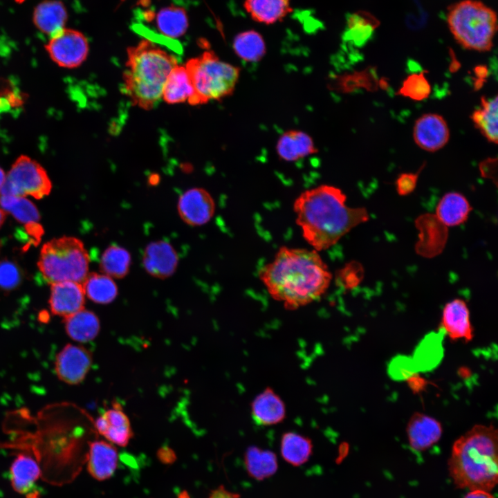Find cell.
<instances>
[{
    "instance_id": "41",
    "label": "cell",
    "mask_w": 498,
    "mask_h": 498,
    "mask_svg": "<svg viewBox=\"0 0 498 498\" xmlns=\"http://www.w3.org/2000/svg\"><path fill=\"white\" fill-rule=\"evenodd\" d=\"M25 231L30 237L33 244H37L44 234V229L38 222L25 224Z\"/></svg>"
},
{
    "instance_id": "30",
    "label": "cell",
    "mask_w": 498,
    "mask_h": 498,
    "mask_svg": "<svg viewBox=\"0 0 498 498\" xmlns=\"http://www.w3.org/2000/svg\"><path fill=\"white\" fill-rule=\"evenodd\" d=\"M232 49L239 58L246 62H259L266 53L264 38L253 29L238 33L234 37Z\"/></svg>"
},
{
    "instance_id": "8",
    "label": "cell",
    "mask_w": 498,
    "mask_h": 498,
    "mask_svg": "<svg viewBox=\"0 0 498 498\" xmlns=\"http://www.w3.org/2000/svg\"><path fill=\"white\" fill-rule=\"evenodd\" d=\"M51 190L52 183L45 169L30 157L21 155L6 174L0 194L30 196L41 199L48 196Z\"/></svg>"
},
{
    "instance_id": "1",
    "label": "cell",
    "mask_w": 498,
    "mask_h": 498,
    "mask_svg": "<svg viewBox=\"0 0 498 498\" xmlns=\"http://www.w3.org/2000/svg\"><path fill=\"white\" fill-rule=\"evenodd\" d=\"M259 277L273 299L288 310H295L320 299L333 274L319 252L282 246L259 270Z\"/></svg>"
},
{
    "instance_id": "5",
    "label": "cell",
    "mask_w": 498,
    "mask_h": 498,
    "mask_svg": "<svg viewBox=\"0 0 498 498\" xmlns=\"http://www.w3.org/2000/svg\"><path fill=\"white\" fill-rule=\"evenodd\" d=\"M185 67L194 91L188 103L194 106L232 95L241 73L239 67L222 61L211 50L189 59Z\"/></svg>"
},
{
    "instance_id": "26",
    "label": "cell",
    "mask_w": 498,
    "mask_h": 498,
    "mask_svg": "<svg viewBox=\"0 0 498 498\" xmlns=\"http://www.w3.org/2000/svg\"><path fill=\"white\" fill-rule=\"evenodd\" d=\"M10 473L13 489L19 493L24 494L28 492L39 479L41 469L31 456L19 454L11 464Z\"/></svg>"
},
{
    "instance_id": "31",
    "label": "cell",
    "mask_w": 498,
    "mask_h": 498,
    "mask_svg": "<svg viewBox=\"0 0 498 498\" xmlns=\"http://www.w3.org/2000/svg\"><path fill=\"white\" fill-rule=\"evenodd\" d=\"M244 464L248 475L259 481L273 476L278 467L276 455L273 452L257 447H250L246 450Z\"/></svg>"
},
{
    "instance_id": "44",
    "label": "cell",
    "mask_w": 498,
    "mask_h": 498,
    "mask_svg": "<svg viewBox=\"0 0 498 498\" xmlns=\"http://www.w3.org/2000/svg\"><path fill=\"white\" fill-rule=\"evenodd\" d=\"M495 161H493L492 160H488V161L483 162V163H482L481 165V168H485V169H492V164H493V163H494ZM481 174H482L483 176H485V177H486V178H492L493 177H495V176L493 175V174H492V172L491 170H490V172L486 171L485 172L482 173Z\"/></svg>"
},
{
    "instance_id": "42",
    "label": "cell",
    "mask_w": 498,
    "mask_h": 498,
    "mask_svg": "<svg viewBox=\"0 0 498 498\" xmlns=\"http://www.w3.org/2000/svg\"><path fill=\"white\" fill-rule=\"evenodd\" d=\"M239 495L220 486L213 490L208 498H239Z\"/></svg>"
},
{
    "instance_id": "2",
    "label": "cell",
    "mask_w": 498,
    "mask_h": 498,
    "mask_svg": "<svg viewBox=\"0 0 498 498\" xmlns=\"http://www.w3.org/2000/svg\"><path fill=\"white\" fill-rule=\"evenodd\" d=\"M346 202L343 191L328 184L306 190L295 199V222L312 249L319 252L329 249L369 219L365 208H352Z\"/></svg>"
},
{
    "instance_id": "33",
    "label": "cell",
    "mask_w": 498,
    "mask_h": 498,
    "mask_svg": "<svg viewBox=\"0 0 498 498\" xmlns=\"http://www.w3.org/2000/svg\"><path fill=\"white\" fill-rule=\"evenodd\" d=\"M280 448L283 459L292 465L299 466L308 460L313 445L308 438L295 432H286L282 436Z\"/></svg>"
},
{
    "instance_id": "14",
    "label": "cell",
    "mask_w": 498,
    "mask_h": 498,
    "mask_svg": "<svg viewBox=\"0 0 498 498\" xmlns=\"http://www.w3.org/2000/svg\"><path fill=\"white\" fill-rule=\"evenodd\" d=\"M440 326L452 341H471L474 331L467 303L460 298L446 303L443 309Z\"/></svg>"
},
{
    "instance_id": "19",
    "label": "cell",
    "mask_w": 498,
    "mask_h": 498,
    "mask_svg": "<svg viewBox=\"0 0 498 498\" xmlns=\"http://www.w3.org/2000/svg\"><path fill=\"white\" fill-rule=\"evenodd\" d=\"M312 137L299 129L284 131L278 138L276 151L278 157L286 162H295L317 152Z\"/></svg>"
},
{
    "instance_id": "16",
    "label": "cell",
    "mask_w": 498,
    "mask_h": 498,
    "mask_svg": "<svg viewBox=\"0 0 498 498\" xmlns=\"http://www.w3.org/2000/svg\"><path fill=\"white\" fill-rule=\"evenodd\" d=\"M50 284L49 305L53 314L65 317L84 308L85 293L82 283L65 281Z\"/></svg>"
},
{
    "instance_id": "32",
    "label": "cell",
    "mask_w": 498,
    "mask_h": 498,
    "mask_svg": "<svg viewBox=\"0 0 498 498\" xmlns=\"http://www.w3.org/2000/svg\"><path fill=\"white\" fill-rule=\"evenodd\" d=\"M82 284L85 295L96 304H109L118 295L113 278L103 273H88Z\"/></svg>"
},
{
    "instance_id": "7",
    "label": "cell",
    "mask_w": 498,
    "mask_h": 498,
    "mask_svg": "<svg viewBox=\"0 0 498 498\" xmlns=\"http://www.w3.org/2000/svg\"><path fill=\"white\" fill-rule=\"evenodd\" d=\"M37 266L50 284L65 281L82 283L88 275L89 253L79 239L64 236L43 245Z\"/></svg>"
},
{
    "instance_id": "47",
    "label": "cell",
    "mask_w": 498,
    "mask_h": 498,
    "mask_svg": "<svg viewBox=\"0 0 498 498\" xmlns=\"http://www.w3.org/2000/svg\"><path fill=\"white\" fill-rule=\"evenodd\" d=\"M18 3H22L24 0H15Z\"/></svg>"
},
{
    "instance_id": "10",
    "label": "cell",
    "mask_w": 498,
    "mask_h": 498,
    "mask_svg": "<svg viewBox=\"0 0 498 498\" xmlns=\"http://www.w3.org/2000/svg\"><path fill=\"white\" fill-rule=\"evenodd\" d=\"M92 360L91 353L86 348L66 344L56 356V374L60 380L67 384H79L89 372Z\"/></svg>"
},
{
    "instance_id": "24",
    "label": "cell",
    "mask_w": 498,
    "mask_h": 498,
    "mask_svg": "<svg viewBox=\"0 0 498 498\" xmlns=\"http://www.w3.org/2000/svg\"><path fill=\"white\" fill-rule=\"evenodd\" d=\"M471 211L472 207L464 195L451 192L444 194L439 201L435 215L449 228L465 223Z\"/></svg>"
},
{
    "instance_id": "6",
    "label": "cell",
    "mask_w": 498,
    "mask_h": 498,
    "mask_svg": "<svg viewBox=\"0 0 498 498\" xmlns=\"http://www.w3.org/2000/svg\"><path fill=\"white\" fill-rule=\"evenodd\" d=\"M447 21L456 41L464 48L490 50L497 29V15L477 0H463L449 7Z\"/></svg>"
},
{
    "instance_id": "12",
    "label": "cell",
    "mask_w": 498,
    "mask_h": 498,
    "mask_svg": "<svg viewBox=\"0 0 498 498\" xmlns=\"http://www.w3.org/2000/svg\"><path fill=\"white\" fill-rule=\"evenodd\" d=\"M415 225L419 232L418 240L415 246L416 253L426 258L440 255L448 241V228L435 214L430 213L417 217Z\"/></svg>"
},
{
    "instance_id": "45",
    "label": "cell",
    "mask_w": 498,
    "mask_h": 498,
    "mask_svg": "<svg viewBox=\"0 0 498 498\" xmlns=\"http://www.w3.org/2000/svg\"><path fill=\"white\" fill-rule=\"evenodd\" d=\"M6 174L4 171L0 167V193L6 181Z\"/></svg>"
},
{
    "instance_id": "4",
    "label": "cell",
    "mask_w": 498,
    "mask_h": 498,
    "mask_svg": "<svg viewBox=\"0 0 498 498\" xmlns=\"http://www.w3.org/2000/svg\"><path fill=\"white\" fill-rule=\"evenodd\" d=\"M127 53L123 90L133 105L149 111L162 98L165 83L178 60L147 39L129 47Z\"/></svg>"
},
{
    "instance_id": "39",
    "label": "cell",
    "mask_w": 498,
    "mask_h": 498,
    "mask_svg": "<svg viewBox=\"0 0 498 498\" xmlns=\"http://www.w3.org/2000/svg\"><path fill=\"white\" fill-rule=\"evenodd\" d=\"M364 277V269L362 265L356 261L345 265L338 272V282L345 289H351L360 284Z\"/></svg>"
},
{
    "instance_id": "25",
    "label": "cell",
    "mask_w": 498,
    "mask_h": 498,
    "mask_svg": "<svg viewBox=\"0 0 498 498\" xmlns=\"http://www.w3.org/2000/svg\"><path fill=\"white\" fill-rule=\"evenodd\" d=\"M67 335L73 340L86 342L93 340L100 331V321L91 311L82 310L64 317Z\"/></svg>"
},
{
    "instance_id": "35",
    "label": "cell",
    "mask_w": 498,
    "mask_h": 498,
    "mask_svg": "<svg viewBox=\"0 0 498 498\" xmlns=\"http://www.w3.org/2000/svg\"><path fill=\"white\" fill-rule=\"evenodd\" d=\"M0 208L24 224L38 222L40 219L37 207L24 196L0 194Z\"/></svg>"
},
{
    "instance_id": "11",
    "label": "cell",
    "mask_w": 498,
    "mask_h": 498,
    "mask_svg": "<svg viewBox=\"0 0 498 498\" xmlns=\"http://www.w3.org/2000/svg\"><path fill=\"white\" fill-rule=\"evenodd\" d=\"M177 209L185 223L191 226H201L214 216L216 205L214 199L206 190L194 187L180 196Z\"/></svg>"
},
{
    "instance_id": "36",
    "label": "cell",
    "mask_w": 498,
    "mask_h": 498,
    "mask_svg": "<svg viewBox=\"0 0 498 498\" xmlns=\"http://www.w3.org/2000/svg\"><path fill=\"white\" fill-rule=\"evenodd\" d=\"M379 24V21L371 13L363 11L356 12L348 20V38L356 44H361Z\"/></svg>"
},
{
    "instance_id": "13",
    "label": "cell",
    "mask_w": 498,
    "mask_h": 498,
    "mask_svg": "<svg viewBox=\"0 0 498 498\" xmlns=\"http://www.w3.org/2000/svg\"><path fill=\"white\" fill-rule=\"evenodd\" d=\"M413 137L419 147L434 152L448 143L450 130L443 117L437 113H425L416 120Z\"/></svg>"
},
{
    "instance_id": "23",
    "label": "cell",
    "mask_w": 498,
    "mask_h": 498,
    "mask_svg": "<svg viewBox=\"0 0 498 498\" xmlns=\"http://www.w3.org/2000/svg\"><path fill=\"white\" fill-rule=\"evenodd\" d=\"M66 20L67 11L60 1H43L34 10V24L42 33L49 37L64 28Z\"/></svg>"
},
{
    "instance_id": "28",
    "label": "cell",
    "mask_w": 498,
    "mask_h": 498,
    "mask_svg": "<svg viewBox=\"0 0 498 498\" xmlns=\"http://www.w3.org/2000/svg\"><path fill=\"white\" fill-rule=\"evenodd\" d=\"M156 26L168 39H178L185 34L189 26L186 10L171 5L162 8L156 15Z\"/></svg>"
},
{
    "instance_id": "27",
    "label": "cell",
    "mask_w": 498,
    "mask_h": 498,
    "mask_svg": "<svg viewBox=\"0 0 498 498\" xmlns=\"http://www.w3.org/2000/svg\"><path fill=\"white\" fill-rule=\"evenodd\" d=\"M194 95L189 75L185 66H176L165 83L162 99L169 104L189 102Z\"/></svg>"
},
{
    "instance_id": "46",
    "label": "cell",
    "mask_w": 498,
    "mask_h": 498,
    "mask_svg": "<svg viewBox=\"0 0 498 498\" xmlns=\"http://www.w3.org/2000/svg\"><path fill=\"white\" fill-rule=\"evenodd\" d=\"M6 219V212L0 208V227L3 225Z\"/></svg>"
},
{
    "instance_id": "22",
    "label": "cell",
    "mask_w": 498,
    "mask_h": 498,
    "mask_svg": "<svg viewBox=\"0 0 498 498\" xmlns=\"http://www.w3.org/2000/svg\"><path fill=\"white\" fill-rule=\"evenodd\" d=\"M251 412L254 421L262 426L277 424L286 414L283 401L270 388L256 396L252 403Z\"/></svg>"
},
{
    "instance_id": "43",
    "label": "cell",
    "mask_w": 498,
    "mask_h": 498,
    "mask_svg": "<svg viewBox=\"0 0 498 498\" xmlns=\"http://www.w3.org/2000/svg\"><path fill=\"white\" fill-rule=\"evenodd\" d=\"M463 498H495L489 492L482 490H470Z\"/></svg>"
},
{
    "instance_id": "40",
    "label": "cell",
    "mask_w": 498,
    "mask_h": 498,
    "mask_svg": "<svg viewBox=\"0 0 498 498\" xmlns=\"http://www.w3.org/2000/svg\"><path fill=\"white\" fill-rule=\"evenodd\" d=\"M419 171L416 173L405 172L400 174L396 180L395 185L398 194L407 196L416 188Z\"/></svg>"
},
{
    "instance_id": "17",
    "label": "cell",
    "mask_w": 498,
    "mask_h": 498,
    "mask_svg": "<svg viewBox=\"0 0 498 498\" xmlns=\"http://www.w3.org/2000/svg\"><path fill=\"white\" fill-rule=\"evenodd\" d=\"M142 261L145 270L150 275L165 279L176 271L178 259L171 244L165 241H157L147 246Z\"/></svg>"
},
{
    "instance_id": "34",
    "label": "cell",
    "mask_w": 498,
    "mask_h": 498,
    "mask_svg": "<svg viewBox=\"0 0 498 498\" xmlns=\"http://www.w3.org/2000/svg\"><path fill=\"white\" fill-rule=\"evenodd\" d=\"M131 260V255L125 248L118 245H111L103 252L100 261V268L102 273L111 278L121 279L127 275Z\"/></svg>"
},
{
    "instance_id": "38",
    "label": "cell",
    "mask_w": 498,
    "mask_h": 498,
    "mask_svg": "<svg viewBox=\"0 0 498 498\" xmlns=\"http://www.w3.org/2000/svg\"><path fill=\"white\" fill-rule=\"evenodd\" d=\"M430 93V84L422 72L407 76L398 91L399 95L417 101L426 99Z\"/></svg>"
},
{
    "instance_id": "15",
    "label": "cell",
    "mask_w": 498,
    "mask_h": 498,
    "mask_svg": "<svg viewBox=\"0 0 498 498\" xmlns=\"http://www.w3.org/2000/svg\"><path fill=\"white\" fill-rule=\"evenodd\" d=\"M406 432L410 448L421 452L439 442L443 428L441 423L434 417L416 412L408 421Z\"/></svg>"
},
{
    "instance_id": "18",
    "label": "cell",
    "mask_w": 498,
    "mask_h": 498,
    "mask_svg": "<svg viewBox=\"0 0 498 498\" xmlns=\"http://www.w3.org/2000/svg\"><path fill=\"white\" fill-rule=\"evenodd\" d=\"M95 427L108 441L120 446H126L133 436L129 420L118 403L97 418Z\"/></svg>"
},
{
    "instance_id": "20",
    "label": "cell",
    "mask_w": 498,
    "mask_h": 498,
    "mask_svg": "<svg viewBox=\"0 0 498 498\" xmlns=\"http://www.w3.org/2000/svg\"><path fill=\"white\" fill-rule=\"evenodd\" d=\"M118 452L116 448L104 441L89 443L87 468L95 479L103 481L109 478L117 467Z\"/></svg>"
},
{
    "instance_id": "37",
    "label": "cell",
    "mask_w": 498,
    "mask_h": 498,
    "mask_svg": "<svg viewBox=\"0 0 498 498\" xmlns=\"http://www.w3.org/2000/svg\"><path fill=\"white\" fill-rule=\"evenodd\" d=\"M24 271L15 261L3 258L0 259V291L8 293L22 283Z\"/></svg>"
},
{
    "instance_id": "9",
    "label": "cell",
    "mask_w": 498,
    "mask_h": 498,
    "mask_svg": "<svg viewBox=\"0 0 498 498\" xmlns=\"http://www.w3.org/2000/svg\"><path fill=\"white\" fill-rule=\"evenodd\" d=\"M45 48L57 65L66 68L80 66L86 60L89 50L88 39L84 34L66 28L50 37Z\"/></svg>"
},
{
    "instance_id": "21",
    "label": "cell",
    "mask_w": 498,
    "mask_h": 498,
    "mask_svg": "<svg viewBox=\"0 0 498 498\" xmlns=\"http://www.w3.org/2000/svg\"><path fill=\"white\" fill-rule=\"evenodd\" d=\"M243 8L259 24L272 25L293 12L291 0H244Z\"/></svg>"
},
{
    "instance_id": "3",
    "label": "cell",
    "mask_w": 498,
    "mask_h": 498,
    "mask_svg": "<svg viewBox=\"0 0 498 498\" xmlns=\"http://www.w3.org/2000/svg\"><path fill=\"white\" fill-rule=\"evenodd\" d=\"M497 430L476 425L454 442L449 474L459 488L490 492L497 483Z\"/></svg>"
},
{
    "instance_id": "29",
    "label": "cell",
    "mask_w": 498,
    "mask_h": 498,
    "mask_svg": "<svg viewBox=\"0 0 498 498\" xmlns=\"http://www.w3.org/2000/svg\"><path fill=\"white\" fill-rule=\"evenodd\" d=\"M471 119L482 135L490 142L498 141V98L482 97L481 107L471 115Z\"/></svg>"
}]
</instances>
